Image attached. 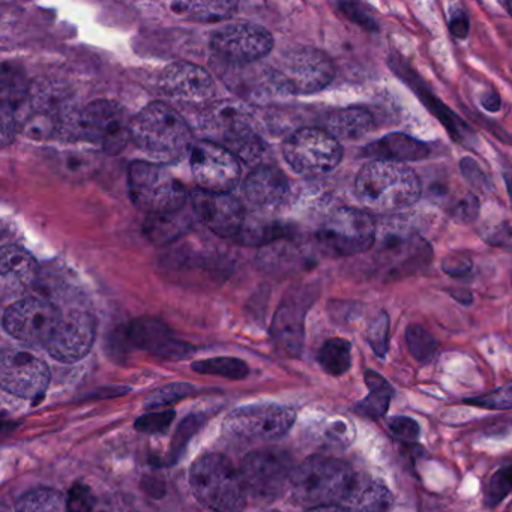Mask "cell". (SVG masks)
<instances>
[{"instance_id":"cell-1","label":"cell","mask_w":512,"mask_h":512,"mask_svg":"<svg viewBox=\"0 0 512 512\" xmlns=\"http://www.w3.org/2000/svg\"><path fill=\"white\" fill-rule=\"evenodd\" d=\"M355 191L367 208L395 212L410 208L421 199L422 184L410 167L389 161H371L359 170Z\"/></svg>"},{"instance_id":"cell-2","label":"cell","mask_w":512,"mask_h":512,"mask_svg":"<svg viewBox=\"0 0 512 512\" xmlns=\"http://www.w3.org/2000/svg\"><path fill=\"white\" fill-rule=\"evenodd\" d=\"M191 139L193 133L185 119L160 101L143 107L131 119L134 145L158 161L178 160L190 148Z\"/></svg>"},{"instance_id":"cell-3","label":"cell","mask_w":512,"mask_h":512,"mask_svg":"<svg viewBox=\"0 0 512 512\" xmlns=\"http://www.w3.org/2000/svg\"><path fill=\"white\" fill-rule=\"evenodd\" d=\"M200 127L209 142L223 146L244 163H257L265 155V142L257 133L253 118L236 101L211 104L200 119Z\"/></svg>"},{"instance_id":"cell-4","label":"cell","mask_w":512,"mask_h":512,"mask_svg":"<svg viewBox=\"0 0 512 512\" xmlns=\"http://www.w3.org/2000/svg\"><path fill=\"white\" fill-rule=\"evenodd\" d=\"M355 473L344 461L311 457L293 470L290 491L305 508L341 505L355 481Z\"/></svg>"},{"instance_id":"cell-5","label":"cell","mask_w":512,"mask_h":512,"mask_svg":"<svg viewBox=\"0 0 512 512\" xmlns=\"http://www.w3.org/2000/svg\"><path fill=\"white\" fill-rule=\"evenodd\" d=\"M190 484L199 502L212 512H241L247 503L241 475L224 455L200 457L191 467Z\"/></svg>"},{"instance_id":"cell-6","label":"cell","mask_w":512,"mask_h":512,"mask_svg":"<svg viewBox=\"0 0 512 512\" xmlns=\"http://www.w3.org/2000/svg\"><path fill=\"white\" fill-rule=\"evenodd\" d=\"M131 202L151 217L181 212L188 200L184 185L163 166L134 161L128 169Z\"/></svg>"},{"instance_id":"cell-7","label":"cell","mask_w":512,"mask_h":512,"mask_svg":"<svg viewBox=\"0 0 512 512\" xmlns=\"http://www.w3.org/2000/svg\"><path fill=\"white\" fill-rule=\"evenodd\" d=\"M373 217L358 208H338L323 221L316 239L323 253L332 257L365 253L376 242Z\"/></svg>"},{"instance_id":"cell-8","label":"cell","mask_w":512,"mask_h":512,"mask_svg":"<svg viewBox=\"0 0 512 512\" xmlns=\"http://www.w3.org/2000/svg\"><path fill=\"white\" fill-rule=\"evenodd\" d=\"M296 421L290 407L275 403L250 404L233 410L224 419L223 431L242 443H266L280 440Z\"/></svg>"},{"instance_id":"cell-9","label":"cell","mask_w":512,"mask_h":512,"mask_svg":"<svg viewBox=\"0 0 512 512\" xmlns=\"http://www.w3.org/2000/svg\"><path fill=\"white\" fill-rule=\"evenodd\" d=\"M73 130L107 155L124 151L131 140V121L115 101L98 100L86 106L74 119Z\"/></svg>"},{"instance_id":"cell-10","label":"cell","mask_w":512,"mask_h":512,"mask_svg":"<svg viewBox=\"0 0 512 512\" xmlns=\"http://www.w3.org/2000/svg\"><path fill=\"white\" fill-rule=\"evenodd\" d=\"M283 155L296 173L314 178L337 169L343 160V148L326 130L302 128L286 140Z\"/></svg>"},{"instance_id":"cell-11","label":"cell","mask_w":512,"mask_h":512,"mask_svg":"<svg viewBox=\"0 0 512 512\" xmlns=\"http://www.w3.org/2000/svg\"><path fill=\"white\" fill-rule=\"evenodd\" d=\"M335 67L331 59L316 49H299L281 59L274 73L278 88L287 94L308 95L331 85Z\"/></svg>"},{"instance_id":"cell-12","label":"cell","mask_w":512,"mask_h":512,"mask_svg":"<svg viewBox=\"0 0 512 512\" xmlns=\"http://www.w3.org/2000/svg\"><path fill=\"white\" fill-rule=\"evenodd\" d=\"M248 497L259 502H272L290 487L293 470L289 458L283 452H251L242 461L239 470Z\"/></svg>"},{"instance_id":"cell-13","label":"cell","mask_w":512,"mask_h":512,"mask_svg":"<svg viewBox=\"0 0 512 512\" xmlns=\"http://www.w3.org/2000/svg\"><path fill=\"white\" fill-rule=\"evenodd\" d=\"M55 305L43 299L26 298L14 302L4 313V329L29 346L46 347L62 322Z\"/></svg>"},{"instance_id":"cell-14","label":"cell","mask_w":512,"mask_h":512,"mask_svg":"<svg viewBox=\"0 0 512 512\" xmlns=\"http://www.w3.org/2000/svg\"><path fill=\"white\" fill-rule=\"evenodd\" d=\"M274 49V38L259 25L235 23L218 29L211 38V50L218 59L232 65H247L266 58Z\"/></svg>"},{"instance_id":"cell-15","label":"cell","mask_w":512,"mask_h":512,"mask_svg":"<svg viewBox=\"0 0 512 512\" xmlns=\"http://www.w3.org/2000/svg\"><path fill=\"white\" fill-rule=\"evenodd\" d=\"M191 173L200 190L230 193L241 181L238 158L217 143L203 140L191 149Z\"/></svg>"},{"instance_id":"cell-16","label":"cell","mask_w":512,"mask_h":512,"mask_svg":"<svg viewBox=\"0 0 512 512\" xmlns=\"http://www.w3.org/2000/svg\"><path fill=\"white\" fill-rule=\"evenodd\" d=\"M0 383L4 391L37 400L50 383V370L43 359L19 349H5L0 356Z\"/></svg>"},{"instance_id":"cell-17","label":"cell","mask_w":512,"mask_h":512,"mask_svg":"<svg viewBox=\"0 0 512 512\" xmlns=\"http://www.w3.org/2000/svg\"><path fill=\"white\" fill-rule=\"evenodd\" d=\"M433 250L416 233H388L377 248L376 259L389 278L415 274L430 265Z\"/></svg>"},{"instance_id":"cell-18","label":"cell","mask_w":512,"mask_h":512,"mask_svg":"<svg viewBox=\"0 0 512 512\" xmlns=\"http://www.w3.org/2000/svg\"><path fill=\"white\" fill-rule=\"evenodd\" d=\"M191 203L199 220L221 238H238L244 229L247 221L244 206L230 193L197 190L191 196Z\"/></svg>"},{"instance_id":"cell-19","label":"cell","mask_w":512,"mask_h":512,"mask_svg":"<svg viewBox=\"0 0 512 512\" xmlns=\"http://www.w3.org/2000/svg\"><path fill=\"white\" fill-rule=\"evenodd\" d=\"M97 337V322L85 311H71L47 343L46 350L56 361L73 364L91 352Z\"/></svg>"},{"instance_id":"cell-20","label":"cell","mask_w":512,"mask_h":512,"mask_svg":"<svg viewBox=\"0 0 512 512\" xmlns=\"http://www.w3.org/2000/svg\"><path fill=\"white\" fill-rule=\"evenodd\" d=\"M0 121H2V145L13 142L23 130L31 115V92L26 83L25 73L13 64L2 68V92H0Z\"/></svg>"},{"instance_id":"cell-21","label":"cell","mask_w":512,"mask_h":512,"mask_svg":"<svg viewBox=\"0 0 512 512\" xmlns=\"http://www.w3.org/2000/svg\"><path fill=\"white\" fill-rule=\"evenodd\" d=\"M160 89L173 100L185 104H203L215 94L214 80L199 65L175 62L161 73Z\"/></svg>"},{"instance_id":"cell-22","label":"cell","mask_w":512,"mask_h":512,"mask_svg":"<svg viewBox=\"0 0 512 512\" xmlns=\"http://www.w3.org/2000/svg\"><path fill=\"white\" fill-rule=\"evenodd\" d=\"M389 67L418 94L419 100H421L422 103L428 107V110L442 122L443 127L448 130V134L452 137V140L460 143L461 146L472 148L470 145L476 142V136L472 128H470L466 122L461 121L445 104H442V101L434 100V95H431L430 89L425 86V83L419 79L418 74H416L403 59L397 58V56H391V58H389Z\"/></svg>"},{"instance_id":"cell-23","label":"cell","mask_w":512,"mask_h":512,"mask_svg":"<svg viewBox=\"0 0 512 512\" xmlns=\"http://www.w3.org/2000/svg\"><path fill=\"white\" fill-rule=\"evenodd\" d=\"M131 343L160 358L181 359L193 352V347L179 340L164 323L151 317L134 320L128 328Z\"/></svg>"},{"instance_id":"cell-24","label":"cell","mask_w":512,"mask_h":512,"mask_svg":"<svg viewBox=\"0 0 512 512\" xmlns=\"http://www.w3.org/2000/svg\"><path fill=\"white\" fill-rule=\"evenodd\" d=\"M245 197L251 205L263 211L280 208L290 193L289 181L280 170L259 167L244 184Z\"/></svg>"},{"instance_id":"cell-25","label":"cell","mask_w":512,"mask_h":512,"mask_svg":"<svg viewBox=\"0 0 512 512\" xmlns=\"http://www.w3.org/2000/svg\"><path fill=\"white\" fill-rule=\"evenodd\" d=\"M362 154L376 161L404 163L421 161L430 155V146L403 133H392L362 149Z\"/></svg>"},{"instance_id":"cell-26","label":"cell","mask_w":512,"mask_h":512,"mask_svg":"<svg viewBox=\"0 0 512 512\" xmlns=\"http://www.w3.org/2000/svg\"><path fill=\"white\" fill-rule=\"evenodd\" d=\"M35 257L17 245H5L0 254V280L5 292L23 290L32 286L38 277Z\"/></svg>"},{"instance_id":"cell-27","label":"cell","mask_w":512,"mask_h":512,"mask_svg":"<svg viewBox=\"0 0 512 512\" xmlns=\"http://www.w3.org/2000/svg\"><path fill=\"white\" fill-rule=\"evenodd\" d=\"M391 503L392 494L382 482L355 476L352 488L340 506L347 512H386Z\"/></svg>"},{"instance_id":"cell-28","label":"cell","mask_w":512,"mask_h":512,"mask_svg":"<svg viewBox=\"0 0 512 512\" xmlns=\"http://www.w3.org/2000/svg\"><path fill=\"white\" fill-rule=\"evenodd\" d=\"M376 128V119L367 109L350 107V109L337 110L326 121V131L332 137L340 140H358Z\"/></svg>"},{"instance_id":"cell-29","label":"cell","mask_w":512,"mask_h":512,"mask_svg":"<svg viewBox=\"0 0 512 512\" xmlns=\"http://www.w3.org/2000/svg\"><path fill=\"white\" fill-rule=\"evenodd\" d=\"M173 13L182 19L193 22L217 23L230 19L235 14L238 4L218 0V2H175L170 5Z\"/></svg>"},{"instance_id":"cell-30","label":"cell","mask_w":512,"mask_h":512,"mask_svg":"<svg viewBox=\"0 0 512 512\" xmlns=\"http://www.w3.org/2000/svg\"><path fill=\"white\" fill-rule=\"evenodd\" d=\"M272 334L281 349L286 350L290 355H298L304 341L302 317L293 310V307H281L275 316Z\"/></svg>"},{"instance_id":"cell-31","label":"cell","mask_w":512,"mask_h":512,"mask_svg":"<svg viewBox=\"0 0 512 512\" xmlns=\"http://www.w3.org/2000/svg\"><path fill=\"white\" fill-rule=\"evenodd\" d=\"M365 383L370 389V394L358 404V410L362 415L370 416V418H380L388 410L394 391L380 374L371 370L365 373Z\"/></svg>"},{"instance_id":"cell-32","label":"cell","mask_w":512,"mask_h":512,"mask_svg":"<svg viewBox=\"0 0 512 512\" xmlns=\"http://www.w3.org/2000/svg\"><path fill=\"white\" fill-rule=\"evenodd\" d=\"M16 512H68L67 497L53 488H35L17 500Z\"/></svg>"},{"instance_id":"cell-33","label":"cell","mask_w":512,"mask_h":512,"mask_svg":"<svg viewBox=\"0 0 512 512\" xmlns=\"http://www.w3.org/2000/svg\"><path fill=\"white\" fill-rule=\"evenodd\" d=\"M319 362L331 376H343L352 365V346L343 338H331L320 349Z\"/></svg>"},{"instance_id":"cell-34","label":"cell","mask_w":512,"mask_h":512,"mask_svg":"<svg viewBox=\"0 0 512 512\" xmlns=\"http://www.w3.org/2000/svg\"><path fill=\"white\" fill-rule=\"evenodd\" d=\"M188 226L190 221L182 215L179 217V212H176V214L149 218L148 223L145 224V232L154 244L164 245L184 235Z\"/></svg>"},{"instance_id":"cell-35","label":"cell","mask_w":512,"mask_h":512,"mask_svg":"<svg viewBox=\"0 0 512 512\" xmlns=\"http://www.w3.org/2000/svg\"><path fill=\"white\" fill-rule=\"evenodd\" d=\"M98 154L89 151H67L59 155V169L67 178L86 179L100 166Z\"/></svg>"},{"instance_id":"cell-36","label":"cell","mask_w":512,"mask_h":512,"mask_svg":"<svg viewBox=\"0 0 512 512\" xmlns=\"http://www.w3.org/2000/svg\"><path fill=\"white\" fill-rule=\"evenodd\" d=\"M194 371L200 374H212V376H223L227 379L241 380L245 379L250 373L248 365L238 358H220L202 359V361L193 362L191 365Z\"/></svg>"},{"instance_id":"cell-37","label":"cell","mask_w":512,"mask_h":512,"mask_svg":"<svg viewBox=\"0 0 512 512\" xmlns=\"http://www.w3.org/2000/svg\"><path fill=\"white\" fill-rule=\"evenodd\" d=\"M289 235V229L283 224H260L248 223L245 221L244 229L239 233L238 239L242 244L263 245L266 242H274L280 238H286Z\"/></svg>"},{"instance_id":"cell-38","label":"cell","mask_w":512,"mask_h":512,"mask_svg":"<svg viewBox=\"0 0 512 512\" xmlns=\"http://www.w3.org/2000/svg\"><path fill=\"white\" fill-rule=\"evenodd\" d=\"M407 346L413 358L421 362H428L437 352V341L427 329L419 325H412L406 331Z\"/></svg>"},{"instance_id":"cell-39","label":"cell","mask_w":512,"mask_h":512,"mask_svg":"<svg viewBox=\"0 0 512 512\" xmlns=\"http://www.w3.org/2000/svg\"><path fill=\"white\" fill-rule=\"evenodd\" d=\"M97 512H152V509L131 494L113 493L100 500Z\"/></svg>"},{"instance_id":"cell-40","label":"cell","mask_w":512,"mask_h":512,"mask_svg":"<svg viewBox=\"0 0 512 512\" xmlns=\"http://www.w3.org/2000/svg\"><path fill=\"white\" fill-rule=\"evenodd\" d=\"M194 386L188 383H172V385L164 386L158 389L157 392L151 395L146 401L148 409H155V407L166 406V404H173L176 401L184 400L188 395L193 394Z\"/></svg>"},{"instance_id":"cell-41","label":"cell","mask_w":512,"mask_h":512,"mask_svg":"<svg viewBox=\"0 0 512 512\" xmlns=\"http://www.w3.org/2000/svg\"><path fill=\"white\" fill-rule=\"evenodd\" d=\"M512 491V464L494 473L485 491V502L490 506L497 505Z\"/></svg>"},{"instance_id":"cell-42","label":"cell","mask_w":512,"mask_h":512,"mask_svg":"<svg viewBox=\"0 0 512 512\" xmlns=\"http://www.w3.org/2000/svg\"><path fill=\"white\" fill-rule=\"evenodd\" d=\"M68 512H97L100 500L86 484H76L67 497Z\"/></svg>"},{"instance_id":"cell-43","label":"cell","mask_w":512,"mask_h":512,"mask_svg":"<svg viewBox=\"0 0 512 512\" xmlns=\"http://www.w3.org/2000/svg\"><path fill=\"white\" fill-rule=\"evenodd\" d=\"M338 8H340V13L343 14L346 19L355 23V25L364 29V31L373 32V34L379 32V23L368 13L364 5L356 4V2H343V4H338Z\"/></svg>"},{"instance_id":"cell-44","label":"cell","mask_w":512,"mask_h":512,"mask_svg":"<svg viewBox=\"0 0 512 512\" xmlns=\"http://www.w3.org/2000/svg\"><path fill=\"white\" fill-rule=\"evenodd\" d=\"M389 319L385 311L379 314L368 328L367 338L376 355L385 356L388 352Z\"/></svg>"},{"instance_id":"cell-45","label":"cell","mask_w":512,"mask_h":512,"mask_svg":"<svg viewBox=\"0 0 512 512\" xmlns=\"http://www.w3.org/2000/svg\"><path fill=\"white\" fill-rule=\"evenodd\" d=\"M466 403L488 410L512 409V386L497 389V391L482 395V397L470 398V400H466Z\"/></svg>"},{"instance_id":"cell-46","label":"cell","mask_w":512,"mask_h":512,"mask_svg":"<svg viewBox=\"0 0 512 512\" xmlns=\"http://www.w3.org/2000/svg\"><path fill=\"white\" fill-rule=\"evenodd\" d=\"M479 211H481V203H479L478 197L469 193L452 205L449 214L457 223L472 224L478 218Z\"/></svg>"},{"instance_id":"cell-47","label":"cell","mask_w":512,"mask_h":512,"mask_svg":"<svg viewBox=\"0 0 512 512\" xmlns=\"http://www.w3.org/2000/svg\"><path fill=\"white\" fill-rule=\"evenodd\" d=\"M460 169L461 175L464 176L467 182L472 185V188H475L476 191H481V193H487L488 190L493 188V184H491L490 178H487L484 170L479 167V164L476 163L472 158L466 157L460 161Z\"/></svg>"},{"instance_id":"cell-48","label":"cell","mask_w":512,"mask_h":512,"mask_svg":"<svg viewBox=\"0 0 512 512\" xmlns=\"http://www.w3.org/2000/svg\"><path fill=\"white\" fill-rule=\"evenodd\" d=\"M175 418V412L157 413V415H145L137 419L136 428L142 433H163Z\"/></svg>"},{"instance_id":"cell-49","label":"cell","mask_w":512,"mask_h":512,"mask_svg":"<svg viewBox=\"0 0 512 512\" xmlns=\"http://www.w3.org/2000/svg\"><path fill=\"white\" fill-rule=\"evenodd\" d=\"M442 269L454 278H461L472 271V260L466 254H449L443 259Z\"/></svg>"},{"instance_id":"cell-50","label":"cell","mask_w":512,"mask_h":512,"mask_svg":"<svg viewBox=\"0 0 512 512\" xmlns=\"http://www.w3.org/2000/svg\"><path fill=\"white\" fill-rule=\"evenodd\" d=\"M389 427L397 436L403 437V439L415 440L419 436L418 424L407 416H394L389 421Z\"/></svg>"},{"instance_id":"cell-51","label":"cell","mask_w":512,"mask_h":512,"mask_svg":"<svg viewBox=\"0 0 512 512\" xmlns=\"http://www.w3.org/2000/svg\"><path fill=\"white\" fill-rule=\"evenodd\" d=\"M470 23L464 10H452L449 17V32L457 40H466L469 35Z\"/></svg>"},{"instance_id":"cell-52","label":"cell","mask_w":512,"mask_h":512,"mask_svg":"<svg viewBox=\"0 0 512 512\" xmlns=\"http://www.w3.org/2000/svg\"><path fill=\"white\" fill-rule=\"evenodd\" d=\"M485 242L493 247L508 248L512 250V230L506 224L494 227L490 232L485 233Z\"/></svg>"},{"instance_id":"cell-53","label":"cell","mask_w":512,"mask_h":512,"mask_svg":"<svg viewBox=\"0 0 512 512\" xmlns=\"http://www.w3.org/2000/svg\"><path fill=\"white\" fill-rule=\"evenodd\" d=\"M200 421L197 416H190V418L185 419L184 424H182V427L179 428L178 434H176V443L178 445L175 446V452H179V449H182V446L185 445V443L188 442V437L191 436V434H194V431L199 428Z\"/></svg>"},{"instance_id":"cell-54","label":"cell","mask_w":512,"mask_h":512,"mask_svg":"<svg viewBox=\"0 0 512 512\" xmlns=\"http://www.w3.org/2000/svg\"><path fill=\"white\" fill-rule=\"evenodd\" d=\"M500 104H502V101H500L499 95L494 94V92H487L481 97V106L488 112H499Z\"/></svg>"},{"instance_id":"cell-55","label":"cell","mask_w":512,"mask_h":512,"mask_svg":"<svg viewBox=\"0 0 512 512\" xmlns=\"http://www.w3.org/2000/svg\"><path fill=\"white\" fill-rule=\"evenodd\" d=\"M449 295L452 296V298L457 299L460 304L469 305L472 304L473 298L472 293L467 292V290H448Z\"/></svg>"},{"instance_id":"cell-56","label":"cell","mask_w":512,"mask_h":512,"mask_svg":"<svg viewBox=\"0 0 512 512\" xmlns=\"http://www.w3.org/2000/svg\"><path fill=\"white\" fill-rule=\"evenodd\" d=\"M307 512H347L343 506L332 505V506H319V508L308 509Z\"/></svg>"},{"instance_id":"cell-57","label":"cell","mask_w":512,"mask_h":512,"mask_svg":"<svg viewBox=\"0 0 512 512\" xmlns=\"http://www.w3.org/2000/svg\"><path fill=\"white\" fill-rule=\"evenodd\" d=\"M503 178H505L506 190H508L509 199H511L512 203V173H505V175H503Z\"/></svg>"},{"instance_id":"cell-58","label":"cell","mask_w":512,"mask_h":512,"mask_svg":"<svg viewBox=\"0 0 512 512\" xmlns=\"http://www.w3.org/2000/svg\"><path fill=\"white\" fill-rule=\"evenodd\" d=\"M502 7L505 8V10L512 16V0H509V2H502Z\"/></svg>"},{"instance_id":"cell-59","label":"cell","mask_w":512,"mask_h":512,"mask_svg":"<svg viewBox=\"0 0 512 512\" xmlns=\"http://www.w3.org/2000/svg\"><path fill=\"white\" fill-rule=\"evenodd\" d=\"M268 512H280V511H268Z\"/></svg>"}]
</instances>
